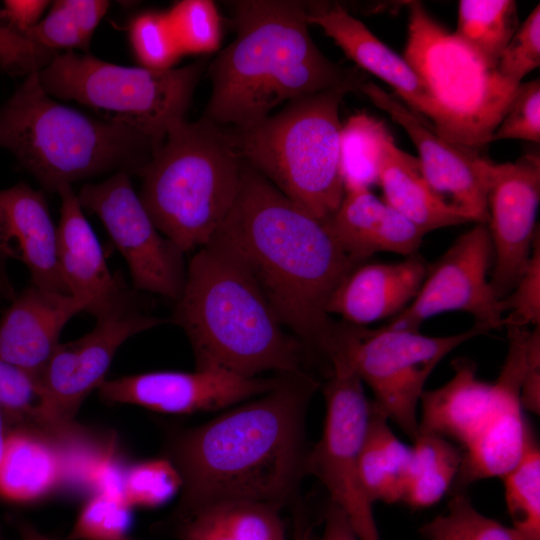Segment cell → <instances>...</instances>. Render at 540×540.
<instances>
[{"mask_svg":"<svg viewBox=\"0 0 540 540\" xmlns=\"http://www.w3.org/2000/svg\"><path fill=\"white\" fill-rule=\"evenodd\" d=\"M108 8L105 0H57L42 20L19 34L54 51L86 49Z\"/></svg>","mask_w":540,"mask_h":540,"instance_id":"836d02e7","label":"cell"},{"mask_svg":"<svg viewBox=\"0 0 540 540\" xmlns=\"http://www.w3.org/2000/svg\"><path fill=\"white\" fill-rule=\"evenodd\" d=\"M70 458L56 443L27 428H11L0 460V497L26 503L54 490L70 474Z\"/></svg>","mask_w":540,"mask_h":540,"instance_id":"484cf974","label":"cell"},{"mask_svg":"<svg viewBox=\"0 0 540 540\" xmlns=\"http://www.w3.org/2000/svg\"><path fill=\"white\" fill-rule=\"evenodd\" d=\"M124 540V539H123Z\"/></svg>","mask_w":540,"mask_h":540,"instance_id":"db71d44e","label":"cell"},{"mask_svg":"<svg viewBox=\"0 0 540 540\" xmlns=\"http://www.w3.org/2000/svg\"><path fill=\"white\" fill-rule=\"evenodd\" d=\"M58 54L0 26V68L12 76L40 72Z\"/></svg>","mask_w":540,"mask_h":540,"instance_id":"7bdbcfd3","label":"cell"},{"mask_svg":"<svg viewBox=\"0 0 540 540\" xmlns=\"http://www.w3.org/2000/svg\"><path fill=\"white\" fill-rule=\"evenodd\" d=\"M504 327L540 325V236L533 244L529 262L511 292L500 299Z\"/></svg>","mask_w":540,"mask_h":540,"instance_id":"ab89813d","label":"cell"},{"mask_svg":"<svg viewBox=\"0 0 540 540\" xmlns=\"http://www.w3.org/2000/svg\"><path fill=\"white\" fill-rule=\"evenodd\" d=\"M364 75L289 101L246 130L229 133L239 155L293 202L326 221L339 207L340 104L358 90Z\"/></svg>","mask_w":540,"mask_h":540,"instance_id":"52a82bcc","label":"cell"},{"mask_svg":"<svg viewBox=\"0 0 540 540\" xmlns=\"http://www.w3.org/2000/svg\"><path fill=\"white\" fill-rule=\"evenodd\" d=\"M428 264L418 254L395 263H361L332 294L327 312L362 326L401 313L415 298Z\"/></svg>","mask_w":540,"mask_h":540,"instance_id":"603a6c76","label":"cell"},{"mask_svg":"<svg viewBox=\"0 0 540 540\" xmlns=\"http://www.w3.org/2000/svg\"><path fill=\"white\" fill-rule=\"evenodd\" d=\"M322 540H359V537L344 511L330 502L324 513Z\"/></svg>","mask_w":540,"mask_h":540,"instance_id":"c3c4849f","label":"cell"},{"mask_svg":"<svg viewBox=\"0 0 540 540\" xmlns=\"http://www.w3.org/2000/svg\"><path fill=\"white\" fill-rule=\"evenodd\" d=\"M0 250L28 268L31 285L69 294L57 261V233L42 191L21 182L0 190Z\"/></svg>","mask_w":540,"mask_h":540,"instance_id":"44dd1931","label":"cell"},{"mask_svg":"<svg viewBox=\"0 0 540 540\" xmlns=\"http://www.w3.org/2000/svg\"><path fill=\"white\" fill-rule=\"evenodd\" d=\"M392 137L376 118L357 113L342 125L340 170L344 191L378 185L382 153Z\"/></svg>","mask_w":540,"mask_h":540,"instance_id":"d6a6232c","label":"cell"},{"mask_svg":"<svg viewBox=\"0 0 540 540\" xmlns=\"http://www.w3.org/2000/svg\"><path fill=\"white\" fill-rule=\"evenodd\" d=\"M326 405L323 432L311 447L308 474L327 489L330 502L339 506L352 523L359 540H381L373 515V503L360 475V449L369 402L363 382L346 363L331 365L323 387Z\"/></svg>","mask_w":540,"mask_h":540,"instance_id":"8fae6325","label":"cell"},{"mask_svg":"<svg viewBox=\"0 0 540 540\" xmlns=\"http://www.w3.org/2000/svg\"><path fill=\"white\" fill-rule=\"evenodd\" d=\"M242 165L221 126L204 116L185 120L139 173V197L158 231L185 254L210 243L227 217Z\"/></svg>","mask_w":540,"mask_h":540,"instance_id":"8992f818","label":"cell"},{"mask_svg":"<svg viewBox=\"0 0 540 540\" xmlns=\"http://www.w3.org/2000/svg\"><path fill=\"white\" fill-rule=\"evenodd\" d=\"M131 506L120 493L99 491L84 505L65 540H123Z\"/></svg>","mask_w":540,"mask_h":540,"instance_id":"74e56055","label":"cell"},{"mask_svg":"<svg viewBox=\"0 0 540 540\" xmlns=\"http://www.w3.org/2000/svg\"><path fill=\"white\" fill-rule=\"evenodd\" d=\"M11 427L9 425V422L7 420V417L0 407V460L4 451L6 439L8 436V433L10 431Z\"/></svg>","mask_w":540,"mask_h":540,"instance_id":"816d5d0a","label":"cell"},{"mask_svg":"<svg viewBox=\"0 0 540 540\" xmlns=\"http://www.w3.org/2000/svg\"><path fill=\"white\" fill-rule=\"evenodd\" d=\"M95 318L96 325L90 332L77 340L59 343L39 376L51 408L64 421H74L84 399L105 380L125 341L170 322L144 312L130 290Z\"/></svg>","mask_w":540,"mask_h":540,"instance_id":"5bb4252c","label":"cell"},{"mask_svg":"<svg viewBox=\"0 0 540 540\" xmlns=\"http://www.w3.org/2000/svg\"><path fill=\"white\" fill-rule=\"evenodd\" d=\"M326 223L344 251L360 263L378 252L417 254L425 235L366 188L345 191Z\"/></svg>","mask_w":540,"mask_h":540,"instance_id":"cb8c5ba5","label":"cell"},{"mask_svg":"<svg viewBox=\"0 0 540 540\" xmlns=\"http://www.w3.org/2000/svg\"><path fill=\"white\" fill-rule=\"evenodd\" d=\"M493 248L486 224L459 236L431 266L413 301L383 327L418 331L430 317L449 311L472 315L486 332L502 328L503 312L487 273Z\"/></svg>","mask_w":540,"mask_h":540,"instance_id":"4fadbf2b","label":"cell"},{"mask_svg":"<svg viewBox=\"0 0 540 540\" xmlns=\"http://www.w3.org/2000/svg\"><path fill=\"white\" fill-rule=\"evenodd\" d=\"M464 519L471 540H519L511 527L481 514L464 493L452 494Z\"/></svg>","mask_w":540,"mask_h":540,"instance_id":"ee69618b","label":"cell"},{"mask_svg":"<svg viewBox=\"0 0 540 540\" xmlns=\"http://www.w3.org/2000/svg\"><path fill=\"white\" fill-rule=\"evenodd\" d=\"M328 361L347 363L373 393L374 407L412 440L418 434V407L424 385L436 365L452 350L487 333L474 325L449 336L419 331L367 329L337 324Z\"/></svg>","mask_w":540,"mask_h":540,"instance_id":"30bf717a","label":"cell"},{"mask_svg":"<svg viewBox=\"0 0 540 540\" xmlns=\"http://www.w3.org/2000/svg\"><path fill=\"white\" fill-rule=\"evenodd\" d=\"M0 540H9V539L3 537V536L0 534Z\"/></svg>","mask_w":540,"mask_h":540,"instance_id":"f5cc1de1","label":"cell"},{"mask_svg":"<svg viewBox=\"0 0 540 540\" xmlns=\"http://www.w3.org/2000/svg\"><path fill=\"white\" fill-rule=\"evenodd\" d=\"M17 529L19 531L20 540H55L44 535L37 528L26 521L18 522Z\"/></svg>","mask_w":540,"mask_h":540,"instance_id":"f907efd6","label":"cell"},{"mask_svg":"<svg viewBox=\"0 0 540 540\" xmlns=\"http://www.w3.org/2000/svg\"><path fill=\"white\" fill-rule=\"evenodd\" d=\"M0 148L50 192L106 172L139 175L156 150L127 123L92 118L52 100L38 72L0 109Z\"/></svg>","mask_w":540,"mask_h":540,"instance_id":"5b68a950","label":"cell"},{"mask_svg":"<svg viewBox=\"0 0 540 540\" xmlns=\"http://www.w3.org/2000/svg\"><path fill=\"white\" fill-rule=\"evenodd\" d=\"M49 3L43 0H6L0 9V26L19 34L40 21Z\"/></svg>","mask_w":540,"mask_h":540,"instance_id":"bcb514c9","label":"cell"},{"mask_svg":"<svg viewBox=\"0 0 540 540\" xmlns=\"http://www.w3.org/2000/svg\"><path fill=\"white\" fill-rule=\"evenodd\" d=\"M453 369L447 383L422 393L418 432L440 435L464 450L490 416L495 391L493 383L478 378L471 361L455 360Z\"/></svg>","mask_w":540,"mask_h":540,"instance_id":"d4e9b609","label":"cell"},{"mask_svg":"<svg viewBox=\"0 0 540 540\" xmlns=\"http://www.w3.org/2000/svg\"><path fill=\"white\" fill-rule=\"evenodd\" d=\"M384 201L424 234L467 221L446 207L425 181L418 159L386 142L379 170Z\"/></svg>","mask_w":540,"mask_h":540,"instance_id":"83f0119b","label":"cell"},{"mask_svg":"<svg viewBox=\"0 0 540 540\" xmlns=\"http://www.w3.org/2000/svg\"><path fill=\"white\" fill-rule=\"evenodd\" d=\"M540 326L528 332L526 365L521 386L523 409L539 415L540 411Z\"/></svg>","mask_w":540,"mask_h":540,"instance_id":"f6af8a7d","label":"cell"},{"mask_svg":"<svg viewBox=\"0 0 540 540\" xmlns=\"http://www.w3.org/2000/svg\"><path fill=\"white\" fill-rule=\"evenodd\" d=\"M411 457V446L396 436L389 420L370 400L359 465L364 490L372 503L403 502Z\"/></svg>","mask_w":540,"mask_h":540,"instance_id":"f1b7e54d","label":"cell"},{"mask_svg":"<svg viewBox=\"0 0 540 540\" xmlns=\"http://www.w3.org/2000/svg\"><path fill=\"white\" fill-rule=\"evenodd\" d=\"M508 352L496 381L494 405L486 423L462 450V463L450 490L464 493L483 479L502 478L522 458L532 431L523 416L521 386L526 365L525 328L507 327Z\"/></svg>","mask_w":540,"mask_h":540,"instance_id":"e0dca14e","label":"cell"},{"mask_svg":"<svg viewBox=\"0 0 540 540\" xmlns=\"http://www.w3.org/2000/svg\"><path fill=\"white\" fill-rule=\"evenodd\" d=\"M403 502L423 509L438 503L450 492L459 472L463 452L452 441L433 433L418 432Z\"/></svg>","mask_w":540,"mask_h":540,"instance_id":"4dcf8cb0","label":"cell"},{"mask_svg":"<svg viewBox=\"0 0 540 540\" xmlns=\"http://www.w3.org/2000/svg\"><path fill=\"white\" fill-rule=\"evenodd\" d=\"M540 65V5L518 26L502 51L496 69L509 82L521 80Z\"/></svg>","mask_w":540,"mask_h":540,"instance_id":"60d3db41","label":"cell"},{"mask_svg":"<svg viewBox=\"0 0 540 540\" xmlns=\"http://www.w3.org/2000/svg\"><path fill=\"white\" fill-rule=\"evenodd\" d=\"M487 180L486 225L494 258L490 284L502 299L523 274L539 233L540 158L528 154L513 163L490 161Z\"/></svg>","mask_w":540,"mask_h":540,"instance_id":"2e32d148","label":"cell"},{"mask_svg":"<svg viewBox=\"0 0 540 540\" xmlns=\"http://www.w3.org/2000/svg\"><path fill=\"white\" fill-rule=\"evenodd\" d=\"M307 20L323 29L360 70L391 86L403 103L434 126L435 105L407 61L338 3H306Z\"/></svg>","mask_w":540,"mask_h":540,"instance_id":"ffe728a7","label":"cell"},{"mask_svg":"<svg viewBox=\"0 0 540 540\" xmlns=\"http://www.w3.org/2000/svg\"><path fill=\"white\" fill-rule=\"evenodd\" d=\"M282 510L252 501H226L170 517L163 523L177 540H286Z\"/></svg>","mask_w":540,"mask_h":540,"instance_id":"4316f807","label":"cell"},{"mask_svg":"<svg viewBox=\"0 0 540 540\" xmlns=\"http://www.w3.org/2000/svg\"><path fill=\"white\" fill-rule=\"evenodd\" d=\"M319 383L304 371L282 374L271 391L230 407L169 440L167 459L181 478L172 517L226 501L296 507L311 447L306 413Z\"/></svg>","mask_w":540,"mask_h":540,"instance_id":"6da1fadb","label":"cell"},{"mask_svg":"<svg viewBox=\"0 0 540 540\" xmlns=\"http://www.w3.org/2000/svg\"><path fill=\"white\" fill-rule=\"evenodd\" d=\"M180 488L179 473L167 458L141 462L123 472L122 492L131 507L158 506Z\"/></svg>","mask_w":540,"mask_h":540,"instance_id":"f35d334b","label":"cell"},{"mask_svg":"<svg viewBox=\"0 0 540 540\" xmlns=\"http://www.w3.org/2000/svg\"><path fill=\"white\" fill-rule=\"evenodd\" d=\"M502 480L511 528L519 540H540V449L533 433L522 458Z\"/></svg>","mask_w":540,"mask_h":540,"instance_id":"e575fe53","label":"cell"},{"mask_svg":"<svg viewBox=\"0 0 540 540\" xmlns=\"http://www.w3.org/2000/svg\"><path fill=\"white\" fill-rule=\"evenodd\" d=\"M77 196L82 208L98 216L124 257L134 289L176 302L185 283L184 253L158 231L130 174L120 171L103 182L87 183Z\"/></svg>","mask_w":540,"mask_h":540,"instance_id":"7c38bea8","label":"cell"},{"mask_svg":"<svg viewBox=\"0 0 540 540\" xmlns=\"http://www.w3.org/2000/svg\"><path fill=\"white\" fill-rule=\"evenodd\" d=\"M358 90L388 113L411 138L421 173L434 195L467 222L487 224L489 159L478 150L450 142L432 124L372 81Z\"/></svg>","mask_w":540,"mask_h":540,"instance_id":"9a60e30c","label":"cell"},{"mask_svg":"<svg viewBox=\"0 0 540 540\" xmlns=\"http://www.w3.org/2000/svg\"><path fill=\"white\" fill-rule=\"evenodd\" d=\"M57 233V261L68 293L85 301L86 312L96 316L128 289L121 276L112 274L100 243L83 214L71 185L61 186Z\"/></svg>","mask_w":540,"mask_h":540,"instance_id":"7402d4cb","label":"cell"},{"mask_svg":"<svg viewBox=\"0 0 540 540\" xmlns=\"http://www.w3.org/2000/svg\"><path fill=\"white\" fill-rule=\"evenodd\" d=\"M212 240L246 268L281 324L325 356L336 327L328 302L361 264L344 251L326 221L243 161L237 197Z\"/></svg>","mask_w":540,"mask_h":540,"instance_id":"7a4b0ae2","label":"cell"},{"mask_svg":"<svg viewBox=\"0 0 540 540\" xmlns=\"http://www.w3.org/2000/svg\"><path fill=\"white\" fill-rule=\"evenodd\" d=\"M278 377H244L222 371H156L104 380L102 399L153 411L190 414L235 406L274 389Z\"/></svg>","mask_w":540,"mask_h":540,"instance_id":"ac0fdd59","label":"cell"},{"mask_svg":"<svg viewBox=\"0 0 540 540\" xmlns=\"http://www.w3.org/2000/svg\"><path fill=\"white\" fill-rule=\"evenodd\" d=\"M208 64L202 59L180 68L153 70L67 51L58 53L38 77L49 95L108 113L106 119L135 127L157 150L168 133L185 121Z\"/></svg>","mask_w":540,"mask_h":540,"instance_id":"9c48e42d","label":"cell"},{"mask_svg":"<svg viewBox=\"0 0 540 540\" xmlns=\"http://www.w3.org/2000/svg\"><path fill=\"white\" fill-rule=\"evenodd\" d=\"M419 532L426 540H471L464 519L452 497L447 512L422 525Z\"/></svg>","mask_w":540,"mask_h":540,"instance_id":"7dc6e473","label":"cell"},{"mask_svg":"<svg viewBox=\"0 0 540 540\" xmlns=\"http://www.w3.org/2000/svg\"><path fill=\"white\" fill-rule=\"evenodd\" d=\"M166 13L183 55L209 54L219 49L222 21L214 2L183 0Z\"/></svg>","mask_w":540,"mask_h":540,"instance_id":"d590c367","label":"cell"},{"mask_svg":"<svg viewBox=\"0 0 540 540\" xmlns=\"http://www.w3.org/2000/svg\"><path fill=\"white\" fill-rule=\"evenodd\" d=\"M0 407L11 428L31 429L62 448L81 442L87 429L59 418L38 378L0 359Z\"/></svg>","mask_w":540,"mask_h":540,"instance_id":"f546056e","label":"cell"},{"mask_svg":"<svg viewBox=\"0 0 540 540\" xmlns=\"http://www.w3.org/2000/svg\"><path fill=\"white\" fill-rule=\"evenodd\" d=\"M407 7L403 58L435 105L434 130L450 142L479 151L492 141L518 85L481 60L420 1H409Z\"/></svg>","mask_w":540,"mask_h":540,"instance_id":"ba28073f","label":"cell"},{"mask_svg":"<svg viewBox=\"0 0 540 540\" xmlns=\"http://www.w3.org/2000/svg\"><path fill=\"white\" fill-rule=\"evenodd\" d=\"M129 39L142 67L167 70L183 56L166 11L149 10L130 23Z\"/></svg>","mask_w":540,"mask_h":540,"instance_id":"8d00e7d4","label":"cell"},{"mask_svg":"<svg viewBox=\"0 0 540 540\" xmlns=\"http://www.w3.org/2000/svg\"><path fill=\"white\" fill-rule=\"evenodd\" d=\"M170 322L186 334L195 370L244 377L302 372L304 345L286 333L255 280L222 244L198 249Z\"/></svg>","mask_w":540,"mask_h":540,"instance_id":"277c9868","label":"cell"},{"mask_svg":"<svg viewBox=\"0 0 540 540\" xmlns=\"http://www.w3.org/2000/svg\"><path fill=\"white\" fill-rule=\"evenodd\" d=\"M518 26L513 0H461L453 34L487 65L496 68Z\"/></svg>","mask_w":540,"mask_h":540,"instance_id":"1f68e13d","label":"cell"},{"mask_svg":"<svg viewBox=\"0 0 540 540\" xmlns=\"http://www.w3.org/2000/svg\"><path fill=\"white\" fill-rule=\"evenodd\" d=\"M234 12L236 36L207 67L212 89L203 116L218 126L249 129L284 102L363 75L318 49L305 2L240 0Z\"/></svg>","mask_w":540,"mask_h":540,"instance_id":"3957f363","label":"cell"},{"mask_svg":"<svg viewBox=\"0 0 540 540\" xmlns=\"http://www.w3.org/2000/svg\"><path fill=\"white\" fill-rule=\"evenodd\" d=\"M87 303L70 294L29 285L0 319V359L39 379L66 323L86 312Z\"/></svg>","mask_w":540,"mask_h":540,"instance_id":"d6986e66","label":"cell"},{"mask_svg":"<svg viewBox=\"0 0 540 540\" xmlns=\"http://www.w3.org/2000/svg\"><path fill=\"white\" fill-rule=\"evenodd\" d=\"M540 141V81L520 83L492 135L496 140Z\"/></svg>","mask_w":540,"mask_h":540,"instance_id":"b9f144b4","label":"cell"},{"mask_svg":"<svg viewBox=\"0 0 540 540\" xmlns=\"http://www.w3.org/2000/svg\"><path fill=\"white\" fill-rule=\"evenodd\" d=\"M6 262L7 258L0 250V298L12 302L16 298L17 293L8 276Z\"/></svg>","mask_w":540,"mask_h":540,"instance_id":"681fc988","label":"cell"}]
</instances>
